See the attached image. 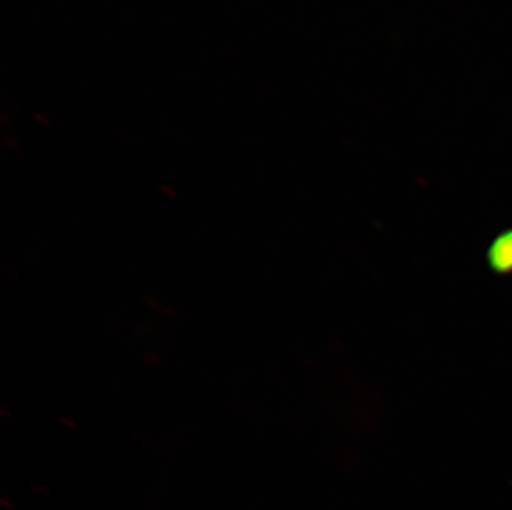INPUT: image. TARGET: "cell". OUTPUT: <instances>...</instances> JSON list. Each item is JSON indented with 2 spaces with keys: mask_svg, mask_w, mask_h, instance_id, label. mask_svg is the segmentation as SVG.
<instances>
[{
  "mask_svg": "<svg viewBox=\"0 0 512 510\" xmlns=\"http://www.w3.org/2000/svg\"><path fill=\"white\" fill-rule=\"evenodd\" d=\"M489 267L498 274L512 272V229L504 231L494 239L488 251Z\"/></svg>",
  "mask_w": 512,
  "mask_h": 510,
  "instance_id": "obj_1",
  "label": "cell"
}]
</instances>
